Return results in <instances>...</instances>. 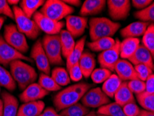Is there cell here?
<instances>
[{"instance_id":"1","label":"cell","mask_w":154,"mask_h":116,"mask_svg":"<svg viewBox=\"0 0 154 116\" xmlns=\"http://www.w3.org/2000/svg\"><path fill=\"white\" fill-rule=\"evenodd\" d=\"M92 86L91 83L81 82L68 86L61 90L54 97V105L56 111H61L78 103Z\"/></svg>"},{"instance_id":"2","label":"cell","mask_w":154,"mask_h":116,"mask_svg":"<svg viewBox=\"0 0 154 116\" xmlns=\"http://www.w3.org/2000/svg\"><path fill=\"white\" fill-rule=\"evenodd\" d=\"M9 66L11 74L15 82L17 83L20 90H25L37 79L38 74L34 68L21 60L13 61Z\"/></svg>"},{"instance_id":"3","label":"cell","mask_w":154,"mask_h":116,"mask_svg":"<svg viewBox=\"0 0 154 116\" xmlns=\"http://www.w3.org/2000/svg\"><path fill=\"white\" fill-rule=\"evenodd\" d=\"M120 27L119 22H112L107 17H92L89 21L90 39L94 41L102 38H111Z\"/></svg>"},{"instance_id":"4","label":"cell","mask_w":154,"mask_h":116,"mask_svg":"<svg viewBox=\"0 0 154 116\" xmlns=\"http://www.w3.org/2000/svg\"><path fill=\"white\" fill-rule=\"evenodd\" d=\"M40 12L51 20L60 22L63 18L73 13L74 8L60 0H47Z\"/></svg>"},{"instance_id":"5","label":"cell","mask_w":154,"mask_h":116,"mask_svg":"<svg viewBox=\"0 0 154 116\" xmlns=\"http://www.w3.org/2000/svg\"><path fill=\"white\" fill-rule=\"evenodd\" d=\"M13 11L14 13L17 28L20 32L31 40L35 39L40 35L41 31L37 24L34 20L27 17L19 6H13Z\"/></svg>"},{"instance_id":"6","label":"cell","mask_w":154,"mask_h":116,"mask_svg":"<svg viewBox=\"0 0 154 116\" xmlns=\"http://www.w3.org/2000/svg\"><path fill=\"white\" fill-rule=\"evenodd\" d=\"M41 42L49 63L56 65H63L60 35H46L42 38Z\"/></svg>"},{"instance_id":"7","label":"cell","mask_w":154,"mask_h":116,"mask_svg":"<svg viewBox=\"0 0 154 116\" xmlns=\"http://www.w3.org/2000/svg\"><path fill=\"white\" fill-rule=\"evenodd\" d=\"M4 39L9 45L21 54H25L29 50L25 36L20 32L14 24H8L4 28Z\"/></svg>"},{"instance_id":"8","label":"cell","mask_w":154,"mask_h":116,"mask_svg":"<svg viewBox=\"0 0 154 116\" xmlns=\"http://www.w3.org/2000/svg\"><path fill=\"white\" fill-rule=\"evenodd\" d=\"M15 60L26 61L32 63L31 58L26 57L15 49L5 41L4 38L0 35V64L7 67L11 62Z\"/></svg>"},{"instance_id":"9","label":"cell","mask_w":154,"mask_h":116,"mask_svg":"<svg viewBox=\"0 0 154 116\" xmlns=\"http://www.w3.org/2000/svg\"><path fill=\"white\" fill-rule=\"evenodd\" d=\"M82 104L87 108H100L109 104L110 98L100 88L90 89L81 99Z\"/></svg>"},{"instance_id":"10","label":"cell","mask_w":154,"mask_h":116,"mask_svg":"<svg viewBox=\"0 0 154 116\" xmlns=\"http://www.w3.org/2000/svg\"><path fill=\"white\" fill-rule=\"evenodd\" d=\"M120 44L118 38L115 40V44L111 48L102 52L98 56V61L101 67L115 71V67L120 56Z\"/></svg>"},{"instance_id":"11","label":"cell","mask_w":154,"mask_h":116,"mask_svg":"<svg viewBox=\"0 0 154 116\" xmlns=\"http://www.w3.org/2000/svg\"><path fill=\"white\" fill-rule=\"evenodd\" d=\"M33 17L40 31H44L47 35H58L65 26L64 22H57L51 20L45 16L40 11L35 12Z\"/></svg>"},{"instance_id":"12","label":"cell","mask_w":154,"mask_h":116,"mask_svg":"<svg viewBox=\"0 0 154 116\" xmlns=\"http://www.w3.org/2000/svg\"><path fill=\"white\" fill-rule=\"evenodd\" d=\"M31 58L35 62L36 66L42 73L49 74L50 73V63L43 49L41 40H38L31 49Z\"/></svg>"},{"instance_id":"13","label":"cell","mask_w":154,"mask_h":116,"mask_svg":"<svg viewBox=\"0 0 154 116\" xmlns=\"http://www.w3.org/2000/svg\"><path fill=\"white\" fill-rule=\"evenodd\" d=\"M108 12L114 20H125L128 16L131 10L129 0H108Z\"/></svg>"},{"instance_id":"14","label":"cell","mask_w":154,"mask_h":116,"mask_svg":"<svg viewBox=\"0 0 154 116\" xmlns=\"http://www.w3.org/2000/svg\"><path fill=\"white\" fill-rule=\"evenodd\" d=\"M88 18L85 17L68 15L66 17L67 31L71 33L74 38H78L82 36L87 27Z\"/></svg>"},{"instance_id":"15","label":"cell","mask_w":154,"mask_h":116,"mask_svg":"<svg viewBox=\"0 0 154 116\" xmlns=\"http://www.w3.org/2000/svg\"><path fill=\"white\" fill-rule=\"evenodd\" d=\"M47 90H45L39 85V83H33L29 86L20 95V99L24 103L35 102L44 98L49 94Z\"/></svg>"},{"instance_id":"16","label":"cell","mask_w":154,"mask_h":116,"mask_svg":"<svg viewBox=\"0 0 154 116\" xmlns=\"http://www.w3.org/2000/svg\"><path fill=\"white\" fill-rule=\"evenodd\" d=\"M115 71L122 81L133 80L138 79L137 72L132 63L124 59H119L115 67Z\"/></svg>"},{"instance_id":"17","label":"cell","mask_w":154,"mask_h":116,"mask_svg":"<svg viewBox=\"0 0 154 116\" xmlns=\"http://www.w3.org/2000/svg\"><path fill=\"white\" fill-rule=\"evenodd\" d=\"M128 61L135 65L142 64L149 67L151 69H154L152 54L143 45H140L136 52L128 58Z\"/></svg>"},{"instance_id":"18","label":"cell","mask_w":154,"mask_h":116,"mask_svg":"<svg viewBox=\"0 0 154 116\" xmlns=\"http://www.w3.org/2000/svg\"><path fill=\"white\" fill-rule=\"evenodd\" d=\"M149 22H135L131 23L120 31V34L124 38H137L143 36L149 27Z\"/></svg>"},{"instance_id":"19","label":"cell","mask_w":154,"mask_h":116,"mask_svg":"<svg viewBox=\"0 0 154 116\" xmlns=\"http://www.w3.org/2000/svg\"><path fill=\"white\" fill-rule=\"evenodd\" d=\"M106 2L104 0H86L80 11L81 17L98 15L105 8Z\"/></svg>"},{"instance_id":"20","label":"cell","mask_w":154,"mask_h":116,"mask_svg":"<svg viewBox=\"0 0 154 116\" xmlns=\"http://www.w3.org/2000/svg\"><path fill=\"white\" fill-rule=\"evenodd\" d=\"M79 64L83 73V76L85 78H88L91 76L92 72L94 70L96 66V60L94 55L88 50L83 52L80 60L79 61Z\"/></svg>"},{"instance_id":"21","label":"cell","mask_w":154,"mask_h":116,"mask_svg":"<svg viewBox=\"0 0 154 116\" xmlns=\"http://www.w3.org/2000/svg\"><path fill=\"white\" fill-rule=\"evenodd\" d=\"M45 104L42 101L24 103L18 109L17 116H38L44 111Z\"/></svg>"},{"instance_id":"22","label":"cell","mask_w":154,"mask_h":116,"mask_svg":"<svg viewBox=\"0 0 154 116\" xmlns=\"http://www.w3.org/2000/svg\"><path fill=\"white\" fill-rule=\"evenodd\" d=\"M2 99L4 103L3 116H17L19 102L16 97L4 91L2 93Z\"/></svg>"},{"instance_id":"23","label":"cell","mask_w":154,"mask_h":116,"mask_svg":"<svg viewBox=\"0 0 154 116\" xmlns=\"http://www.w3.org/2000/svg\"><path fill=\"white\" fill-rule=\"evenodd\" d=\"M114 98L116 103L122 107L131 102H135L133 93L129 89L128 83L126 81L122 83L119 88L115 94Z\"/></svg>"},{"instance_id":"24","label":"cell","mask_w":154,"mask_h":116,"mask_svg":"<svg viewBox=\"0 0 154 116\" xmlns=\"http://www.w3.org/2000/svg\"><path fill=\"white\" fill-rule=\"evenodd\" d=\"M139 46L140 40L138 38H125L120 44V56L128 59L134 54Z\"/></svg>"},{"instance_id":"25","label":"cell","mask_w":154,"mask_h":116,"mask_svg":"<svg viewBox=\"0 0 154 116\" xmlns=\"http://www.w3.org/2000/svg\"><path fill=\"white\" fill-rule=\"evenodd\" d=\"M62 55L65 58H67L75 47V41L73 36L68 31L62 30L60 33Z\"/></svg>"},{"instance_id":"26","label":"cell","mask_w":154,"mask_h":116,"mask_svg":"<svg viewBox=\"0 0 154 116\" xmlns=\"http://www.w3.org/2000/svg\"><path fill=\"white\" fill-rule=\"evenodd\" d=\"M86 38H87L86 36H84L76 42L73 51L69 56V57L67 58L66 66L67 70H69L73 65L79 63L83 52H84L83 50H84Z\"/></svg>"},{"instance_id":"27","label":"cell","mask_w":154,"mask_h":116,"mask_svg":"<svg viewBox=\"0 0 154 116\" xmlns=\"http://www.w3.org/2000/svg\"><path fill=\"white\" fill-rule=\"evenodd\" d=\"M122 80L117 74H111L109 78L103 82L102 90L108 97L112 98L122 84Z\"/></svg>"},{"instance_id":"28","label":"cell","mask_w":154,"mask_h":116,"mask_svg":"<svg viewBox=\"0 0 154 116\" xmlns=\"http://www.w3.org/2000/svg\"><path fill=\"white\" fill-rule=\"evenodd\" d=\"M115 40L112 38H102L87 43V46L93 52H104L114 46Z\"/></svg>"},{"instance_id":"29","label":"cell","mask_w":154,"mask_h":116,"mask_svg":"<svg viewBox=\"0 0 154 116\" xmlns=\"http://www.w3.org/2000/svg\"><path fill=\"white\" fill-rule=\"evenodd\" d=\"M45 3L43 0H22L20 1V8L27 17L31 18L36 10Z\"/></svg>"},{"instance_id":"30","label":"cell","mask_w":154,"mask_h":116,"mask_svg":"<svg viewBox=\"0 0 154 116\" xmlns=\"http://www.w3.org/2000/svg\"><path fill=\"white\" fill-rule=\"evenodd\" d=\"M97 114L105 116H126L122 106L116 102L109 103L101 106L97 111Z\"/></svg>"},{"instance_id":"31","label":"cell","mask_w":154,"mask_h":116,"mask_svg":"<svg viewBox=\"0 0 154 116\" xmlns=\"http://www.w3.org/2000/svg\"><path fill=\"white\" fill-rule=\"evenodd\" d=\"M51 77L58 86H65L70 83V77L68 72L63 67H55L51 72Z\"/></svg>"},{"instance_id":"32","label":"cell","mask_w":154,"mask_h":116,"mask_svg":"<svg viewBox=\"0 0 154 116\" xmlns=\"http://www.w3.org/2000/svg\"><path fill=\"white\" fill-rule=\"evenodd\" d=\"M0 86L9 91H13L16 88V83L12 75L2 65H0Z\"/></svg>"},{"instance_id":"33","label":"cell","mask_w":154,"mask_h":116,"mask_svg":"<svg viewBox=\"0 0 154 116\" xmlns=\"http://www.w3.org/2000/svg\"><path fill=\"white\" fill-rule=\"evenodd\" d=\"M89 112V108L85 107L82 104L77 103L61 111L60 115L61 116H85Z\"/></svg>"},{"instance_id":"34","label":"cell","mask_w":154,"mask_h":116,"mask_svg":"<svg viewBox=\"0 0 154 116\" xmlns=\"http://www.w3.org/2000/svg\"><path fill=\"white\" fill-rule=\"evenodd\" d=\"M38 83L42 88L48 92L57 91V90H59L61 88L60 86H58L56 83V81L54 80L51 77H49L48 74L45 73H41L40 74Z\"/></svg>"},{"instance_id":"35","label":"cell","mask_w":154,"mask_h":116,"mask_svg":"<svg viewBox=\"0 0 154 116\" xmlns=\"http://www.w3.org/2000/svg\"><path fill=\"white\" fill-rule=\"evenodd\" d=\"M137 99L144 110L154 112V93L144 92L137 95Z\"/></svg>"},{"instance_id":"36","label":"cell","mask_w":154,"mask_h":116,"mask_svg":"<svg viewBox=\"0 0 154 116\" xmlns=\"http://www.w3.org/2000/svg\"><path fill=\"white\" fill-rule=\"evenodd\" d=\"M142 45L149 50L154 57V24H151L147 27L142 38Z\"/></svg>"},{"instance_id":"37","label":"cell","mask_w":154,"mask_h":116,"mask_svg":"<svg viewBox=\"0 0 154 116\" xmlns=\"http://www.w3.org/2000/svg\"><path fill=\"white\" fill-rule=\"evenodd\" d=\"M134 16L141 20V22H154V2L143 10L135 12Z\"/></svg>"},{"instance_id":"38","label":"cell","mask_w":154,"mask_h":116,"mask_svg":"<svg viewBox=\"0 0 154 116\" xmlns=\"http://www.w3.org/2000/svg\"><path fill=\"white\" fill-rule=\"evenodd\" d=\"M111 72L105 68H98L95 69L91 74L92 80L95 83H100L105 82L111 76Z\"/></svg>"},{"instance_id":"39","label":"cell","mask_w":154,"mask_h":116,"mask_svg":"<svg viewBox=\"0 0 154 116\" xmlns=\"http://www.w3.org/2000/svg\"><path fill=\"white\" fill-rule=\"evenodd\" d=\"M128 86L131 91L136 94V95L142 94V92H145L146 90L145 82L139 79H135L129 81Z\"/></svg>"},{"instance_id":"40","label":"cell","mask_w":154,"mask_h":116,"mask_svg":"<svg viewBox=\"0 0 154 116\" xmlns=\"http://www.w3.org/2000/svg\"><path fill=\"white\" fill-rule=\"evenodd\" d=\"M134 67L137 72L138 79L144 81V82L153 74V70L145 65H135Z\"/></svg>"},{"instance_id":"41","label":"cell","mask_w":154,"mask_h":116,"mask_svg":"<svg viewBox=\"0 0 154 116\" xmlns=\"http://www.w3.org/2000/svg\"><path fill=\"white\" fill-rule=\"evenodd\" d=\"M123 111L126 116H137L139 115L140 109L135 104V102H131L123 107Z\"/></svg>"},{"instance_id":"42","label":"cell","mask_w":154,"mask_h":116,"mask_svg":"<svg viewBox=\"0 0 154 116\" xmlns=\"http://www.w3.org/2000/svg\"><path fill=\"white\" fill-rule=\"evenodd\" d=\"M69 75L70 79H72L74 81H79L83 78V73L81 72V70L79 66V63L73 65L68 70Z\"/></svg>"},{"instance_id":"43","label":"cell","mask_w":154,"mask_h":116,"mask_svg":"<svg viewBox=\"0 0 154 116\" xmlns=\"http://www.w3.org/2000/svg\"><path fill=\"white\" fill-rule=\"evenodd\" d=\"M0 15H4L11 19L15 20L13 11L6 0H0Z\"/></svg>"},{"instance_id":"44","label":"cell","mask_w":154,"mask_h":116,"mask_svg":"<svg viewBox=\"0 0 154 116\" xmlns=\"http://www.w3.org/2000/svg\"><path fill=\"white\" fill-rule=\"evenodd\" d=\"M131 2L133 7L141 11L150 5L153 1L152 0H133Z\"/></svg>"},{"instance_id":"45","label":"cell","mask_w":154,"mask_h":116,"mask_svg":"<svg viewBox=\"0 0 154 116\" xmlns=\"http://www.w3.org/2000/svg\"><path fill=\"white\" fill-rule=\"evenodd\" d=\"M145 92L148 93H154V74H152L145 81Z\"/></svg>"},{"instance_id":"46","label":"cell","mask_w":154,"mask_h":116,"mask_svg":"<svg viewBox=\"0 0 154 116\" xmlns=\"http://www.w3.org/2000/svg\"><path fill=\"white\" fill-rule=\"evenodd\" d=\"M38 116H61L55 109L52 107H47Z\"/></svg>"},{"instance_id":"47","label":"cell","mask_w":154,"mask_h":116,"mask_svg":"<svg viewBox=\"0 0 154 116\" xmlns=\"http://www.w3.org/2000/svg\"><path fill=\"white\" fill-rule=\"evenodd\" d=\"M63 2L65 4H67V5L69 4V5H73L75 6H79L81 4V2L80 0H64Z\"/></svg>"},{"instance_id":"48","label":"cell","mask_w":154,"mask_h":116,"mask_svg":"<svg viewBox=\"0 0 154 116\" xmlns=\"http://www.w3.org/2000/svg\"><path fill=\"white\" fill-rule=\"evenodd\" d=\"M137 116H154V112H151V111H146L144 109L140 110L139 115Z\"/></svg>"},{"instance_id":"49","label":"cell","mask_w":154,"mask_h":116,"mask_svg":"<svg viewBox=\"0 0 154 116\" xmlns=\"http://www.w3.org/2000/svg\"><path fill=\"white\" fill-rule=\"evenodd\" d=\"M3 110H4V103L2 99H0V116H3Z\"/></svg>"},{"instance_id":"50","label":"cell","mask_w":154,"mask_h":116,"mask_svg":"<svg viewBox=\"0 0 154 116\" xmlns=\"http://www.w3.org/2000/svg\"><path fill=\"white\" fill-rule=\"evenodd\" d=\"M7 2L8 3V4L15 6L16 4L19 3L20 1H19V0H8V1H7Z\"/></svg>"},{"instance_id":"51","label":"cell","mask_w":154,"mask_h":116,"mask_svg":"<svg viewBox=\"0 0 154 116\" xmlns=\"http://www.w3.org/2000/svg\"><path fill=\"white\" fill-rule=\"evenodd\" d=\"M5 20H6V17L4 16H0V29H2V26H3L4 22L5 21Z\"/></svg>"},{"instance_id":"52","label":"cell","mask_w":154,"mask_h":116,"mask_svg":"<svg viewBox=\"0 0 154 116\" xmlns=\"http://www.w3.org/2000/svg\"><path fill=\"white\" fill-rule=\"evenodd\" d=\"M85 116H98V115H97V113H95L94 111H90V112Z\"/></svg>"},{"instance_id":"53","label":"cell","mask_w":154,"mask_h":116,"mask_svg":"<svg viewBox=\"0 0 154 116\" xmlns=\"http://www.w3.org/2000/svg\"><path fill=\"white\" fill-rule=\"evenodd\" d=\"M98 116H105V115H98Z\"/></svg>"},{"instance_id":"54","label":"cell","mask_w":154,"mask_h":116,"mask_svg":"<svg viewBox=\"0 0 154 116\" xmlns=\"http://www.w3.org/2000/svg\"><path fill=\"white\" fill-rule=\"evenodd\" d=\"M0 91H1V86H0Z\"/></svg>"},{"instance_id":"55","label":"cell","mask_w":154,"mask_h":116,"mask_svg":"<svg viewBox=\"0 0 154 116\" xmlns=\"http://www.w3.org/2000/svg\"><path fill=\"white\" fill-rule=\"evenodd\" d=\"M153 67H154V62H153Z\"/></svg>"}]
</instances>
